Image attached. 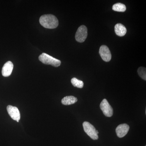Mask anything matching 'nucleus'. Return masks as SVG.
<instances>
[{
    "label": "nucleus",
    "mask_w": 146,
    "mask_h": 146,
    "mask_svg": "<svg viewBox=\"0 0 146 146\" xmlns=\"http://www.w3.org/2000/svg\"><path fill=\"white\" fill-rule=\"evenodd\" d=\"M39 21L41 25L45 28L54 29L58 26V20L52 14L42 15L39 18Z\"/></svg>",
    "instance_id": "1"
},
{
    "label": "nucleus",
    "mask_w": 146,
    "mask_h": 146,
    "mask_svg": "<svg viewBox=\"0 0 146 146\" xmlns=\"http://www.w3.org/2000/svg\"><path fill=\"white\" fill-rule=\"evenodd\" d=\"M39 59L44 64L50 65L55 67H59L61 64V61L60 60L56 59L45 53H43L39 55Z\"/></svg>",
    "instance_id": "2"
},
{
    "label": "nucleus",
    "mask_w": 146,
    "mask_h": 146,
    "mask_svg": "<svg viewBox=\"0 0 146 146\" xmlns=\"http://www.w3.org/2000/svg\"><path fill=\"white\" fill-rule=\"evenodd\" d=\"M85 133L91 138L94 140H97L98 139V131L96 130L94 126L88 122H84L82 124Z\"/></svg>",
    "instance_id": "3"
},
{
    "label": "nucleus",
    "mask_w": 146,
    "mask_h": 146,
    "mask_svg": "<svg viewBox=\"0 0 146 146\" xmlns=\"http://www.w3.org/2000/svg\"><path fill=\"white\" fill-rule=\"evenodd\" d=\"M88 35L87 29L84 25H82L78 29L76 33L75 39L78 42L82 43L84 42Z\"/></svg>",
    "instance_id": "4"
},
{
    "label": "nucleus",
    "mask_w": 146,
    "mask_h": 146,
    "mask_svg": "<svg viewBox=\"0 0 146 146\" xmlns=\"http://www.w3.org/2000/svg\"><path fill=\"white\" fill-rule=\"evenodd\" d=\"M100 108L105 116L106 117H111L113 115V109L106 99L103 100L101 103Z\"/></svg>",
    "instance_id": "5"
},
{
    "label": "nucleus",
    "mask_w": 146,
    "mask_h": 146,
    "mask_svg": "<svg viewBox=\"0 0 146 146\" xmlns=\"http://www.w3.org/2000/svg\"><path fill=\"white\" fill-rule=\"evenodd\" d=\"M99 54L103 60L106 62H109L111 60L112 55L109 48L105 45L100 47Z\"/></svg>",
    "instance_id": "6"
},
{
    "label": "nucleus",
    "mask_w": 146,
    "mask_h": 146,
    "mask_svg": "<svg viewBox=\"0 0 146 146\" xmlns=\"http://www.w3.org/2000/svg\"><path fill=\"white\" fill-rule=\"evenodd\" d=\"M7 112L11 117L13 120L19 121L21 119L20 111L17 107L9 105L7 108Z\"/></svg>",
    "instance_id": "7"
},
{
    "label": "nucleus",
    "mask_w": 146,
    "mask_h": 146,
    "mask_svg": "<svg viewBox=\"0 0 146 146\" xmlns=\"http://www.w3.org/2000/svg\"><path fill=\"white\" fill-rule=\"evenodd\" d=\"M129 129V126L127 124L119 125L116 128V132L117 136L119 138H123L127 134Z\"/></svg>",
    "instance_id": "8"
},
{
    "label": "nucleus",
    "mask_w": 146,
    "mask_h": 146,
    "mask_svg": "<svg viewBox=\"0 0 146 146\" xmlns=\"http://www.w3.org/2000/svg\"><path fill=\"white\" fill-rule=\"evenodd\" d=\"M13 68V63L11 61H7L4 64L2 70V74L4 77H8L11 75Z\"/></svg>",
    "instance_id": "9"
},
{
    "label": "nucleus",
    "mask_w": 146,
    "mask_h": 146,
    "mask_svg": "<svg viewBox=\"0 0 146 146\" xmlns=\"http://www.w3.org/2000/svg\"><path fill=\"white\" fill-rule=\"evenodd\" d=\"M115 32L117 35L120 36H124L127 33V29L122 24L118 23L115 27Z\"/></svg>",
    "instance_id": "10"
},
{
    "label": "nucleus",
    "mask_w": 146,
    "mask_h": 146,
    "mask_svg": "<svg viewBox=\"0 0 146 146\" xmlns=\"http://www.w3.org/2000/svg\"><path fill=\"white\" fill-rule=\"evenodd\" d=\"M77 98L73 96H68L64 97L61 100V103L64 105H70L74 104L77 102Z\"/></svg>",
    "instance_id": "11"
},
{
    "label": "nucleus",
    "mask_w": 146,
    "mask_h": 146,
    "mask_svg": "<svg viewBox=\"0 0 146 146\" xmlns=\"http://www.w3.org/2000/svg\"><path fill=\"white\" fill-rule=\"evenodd\" d=\"M112 9L117 12H124L126 9L125 5L121 3H117L112 6Z\"/></svg>",
    "instance_id": "12"
},
{
    "label": "nucleus",
    "mask_w": 146,
    "mask_h": 146,
    "mask_svg": "<svg viewBox=\"0 0 146 146\" xmlns=\"http://www.w3.org/2000/svg\"><path fill=\"white\" fill-rule=\"evenodd\" d=\"M71 83L74 87H77L78 88H82L83 87V82L78 79L76 78H74L72 79Z\"/></svg>",
    "instance_id": "13"
},
{
    "label": "nucleus",
    "mask_w": 146,
    "mask_h": 146,
    "mask_svg": "<svg viewBox=\"0 0 146 146\" xmlns=\"http://www.w3.org/2000/svg\"><path fill=\"white\" fill-rule=\"evenodd\" d=\"M138 74L141 78L144 80H146V68L142 67H140L138 69Z\"/></svg>",
    "instance_id": "14"
},
{
    "label": "nucleus",
    "mask_w": 146,
    "mask_h": 146,
    "mask_svg": "<svg viewBox=\"0 0 146 146\" xmlns=\"http://www.w3.org/2000/svg\"></svg>",
    "instance_id": "15"
}]
</instances>
